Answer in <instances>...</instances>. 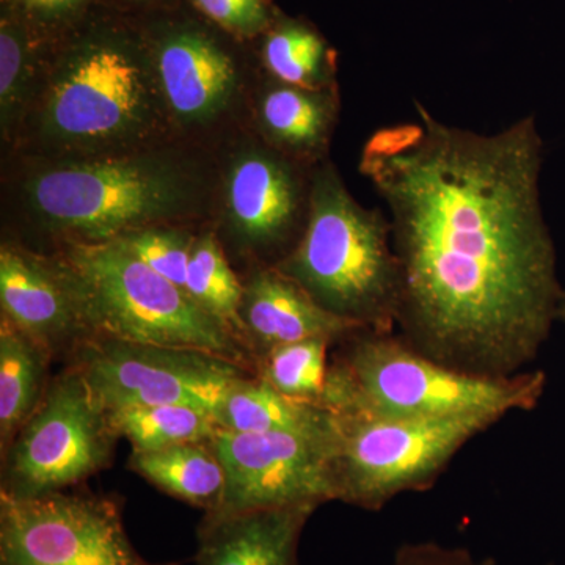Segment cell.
<instances>
[{"instance_id":"cell-1","label":"cell","mask_w":565,"mask_h":565,"mask_svg":"<svg viewBox=\"0 0 565 565\" xmlns=\"http://www.w3.org/2000/svg\"><path fill=\"white\" fill-rule=\"evenodd\" d=\"M415 109L360 156L390 211L397 333L445 366L512 377L548 340L564 292L541 203L544 140L533 115L479 134Z\"/></svg>"},{"instance_id":"cell-2","label":"cell","mask_w":565,"mask_h":565,"mask_svg":"<svg viewBox=\"0 0 565 565\" xmlns=\"http://www.w3.org/2000/svg\"><path fill=\"white\" fill-rule=\"evenodd\" d=\"M322 407L338 415L426 419L533 411L544 394L542 371L482 377L435 362L399 333L363 329L340 341Z\"/></svg>"},{"instance_id":"cell-3","label":"cell","mask_w":565,"mask_h":565,"mask_svg":"<svg viewBox=\"0 0 565 565\" xmlns=\"http://www.w3.org/2000/svg\"><path fill=\"white\" fill-rule=\"evenodd\" d=\"M277 269L330 313L364 329H396L401 269L392 222L356 202L332 163L313 170L307 225Z\"/></svg>"},{"instance_id":"cell-4","label":"cell","mask_w":565,"mask_h":565,"mask_svg":"<svg viewBox=\"0 0 565 565\" xmlns=\"http://www.w3.org/2000/svg\"><path fill=\"white\" fill-rule=\"evenodd\" d=\"M70 281L85 326L98 338L192 349L222 356L252 373L253 352L245 351L226 323L117 241L74 248Z\"/></svg>"},{"instance_id":"cell-5","label":"cell","mask_w":565,"mask_h":565,"mask_svg":"<svg viewBox=\"0 0 565 565\" xmlns=\"http://www.w3.org/2000/svg\"><path fill=\"white\" fill-rule=\"evenodd\" d=\"M497 414L390 419L333 414L330 470L337 501L379 511L397 494L423 492Z\"/></svg>"},{"instance_id":"cell-6","label":"cell","mask_w":565,"mask_h":565,"mask_svg":"<svg viewBox=\"0 0 565 565\" xmlns=\"http://www.w3.org/2000/svg\"><path fill=\"white\" fill-rule=\"evenodd\" d=\"M118 435L76 366L50 382L44 399L3 456L2 492L31 498L63 492L109 467Z\"/></svg>"},{"instance_id":"cell-7","label":"cell","mask_w":565,"mask_h":565,"mask_svg":"<svg viewBox=\"0 0 565 565\" xmlns=\"http://www.w3.org/2000/svg\"><path fill=\"white\" fill-rule=\"evenodd\" d=\"M33 207L51 225L114 241L132 226L172 214L184 185L172 170L147 161H106L41 173L29 185Z\"/></svg>"},{"instance_id":"cell-8","label":"cell","mask_w":565,"mask_h":565,"mask_svg":"<svg viewBox=\"0 0 565 565\" xmlns=\"http://www.w3.org/2000/svg\"><path fill=\"white\" fill-rule=\"evenodd\" d=\"M0 565H178L145 559L132 545L117 501L54 492H0Z\"/></svg>"},{"instance_id":"cell-9","label":"cell","mask_w":565,"mask_h":565,"mask_svg":"<svg viewBox=\"0 0 565 565\" xmlns=\"http://www.w3.org/2000/svg\"><path fill=\"white\" fill-rule=\"evenodd\" d=\"M74 366L107 412L137 405H185L214 416L230 386L253 375L211 353L109 338L81 343Z\"/></svg>"},{"instance_id":"cell-10","label":"cell","mask_w":565,"mask_h":565,"mask_svg":"<svg viewBox=\"0 0 565 565\" xmlns=\"http://www.w3.org/2000/svg\"><path fill=\"white\" fill-rule=\"evenodd\" d=\"M330 440L332 435L233 433L218 427L211 445L225 470L226 486L222 503L212 514L319 508L337 501Z\"/></svg>"},{"instance_id":"cell-11","label":"cell","mask_w":565,"mask_h":565,"mask_svg":"<svg viewBox=\"0 0 565 565\" xmlns=\"http://www.w3.org/2000/svg\"><path fill=\"white\" fill-rule=\"evenodd\" d=\"M147 99L136 55L115 41H95L74 54L55 82L47 125L70 141L114 139L139 125Z\"/></svg>"},{"instance_id":"cell-12","label":"cell","mask_w":565,"mask_h":565,"mask_svg":"<svg viewBox=\"0 0 565 565\" xmlns=\"http://www.w3.org/2000/svg\"><path fill=\"white\" fill-rule=\"evenodd\" d=\"M281 152L255 151L234 166L228 206L237 232L262 247L294 248L310 212L311 178ZM289 250V252H291Z\"/></svg>"},{"instance_id":"cell-13","label":"cell","mask_w":565,"mask_h":565,"mask_svg":"<svg viewBox=\"0 0 565 565\" xmlns=\"http://www.w3.org/2000/svg\"><path fill=\"white\" fill-rule=\"evenodd\" d=\"M243 332L264 353L305 340L340 343L363 330L360 323L330 313L277 267L253 275L241 305Z\"/></svg>"},{"instance_id":"cell-14","label":"cell","mask_w":565,"mask_h":565,"mask_svg":"<svg viewBox=\"0 0 565 565\" xmlns=\"http://www.w3.org/2000/svg\"><path fill=\"white\" fill-rule=\"evenodd\" d=\"M0 300L3 318L52 355L88 330L71 281L58 280L43 264L9 247L0 252Z\"/></svg>"},{"instance_id":"cell-15","label":"cell","mask_w":565,"mask_h":565,"mask_svg":"<svg viewBox=\"0 0 565 565\" xmlns=\"http://www.w3.org/2000/svg\"><path fill=\"white\" fill-rule=\"evenodd\" d=\"M318 508L255 509L206 514L199 527L196 565H299L303 527Z\"/></svg>"},{"instance_id":"cell-16","label":"cell","mask_w":565,"mask_h":565,"mask_svg":"<svg viewBox=\"0 0 565 565\" xmlns=\"http://www.w3.org/2000/svg\"><path fill=\"white\" fill-rule=\"evenodd\" d=\"M158 68L170 106L191 120L214 114L236 81L228 54L204 33L185 29L159 43Z\"/></svg>"},{"instance_id":"cell-17","label":"cell","mask_w":565,"mask_h":565,"mask_svg":"<svg viewBox=\"0 0 565 565\" xmlns=\"http://www.w3.org/2000/svg\"><path fill=\"white\" fill-rule=\"evenodd\" d=\"M221 429L233 433H294L329 437L333 414L321 405L282 396L259 375L237 379L214 415Z\"/></svg>"},{"instance_id":"cell-18","label":"cell","mask_w":565,"mask_h":565,"mask_svg":"<svg viewBox=\"0 0 565 565\" xmlns=\"http://www.w3.org/2000/svg\"><path fill=\"white\" fill-rule=\"evenodd\" d=\"M338 99L334 88L310 90L277 82L264 93L262 121L264 131L292 161L318 159L337 120Z\"/></svg>"},{"instance_id":"cell-19","label":"cell","mask_w":565,"mask_h":565,"mask_svg":"<svg viewBox=\"0 0 565 565\" xmlns=\"http://www.w3.org/2000/svg\"><path fill=\"white\" fill-rule=\"evenodd\" d=\"M52 353L9 319L0 326V445L2 455L47 392Z\"/></svg>"},{"instance_id":"cell-20","label":"cell","mask_w":565,"mask_h":565,"mask_svg":"<svg viewBox=\"0 0 565 565\" xmlns=\"http://www.w3.org/2000/svg\"><path fill=\"white\" fill-rule=\"evenodd\" d=\"M129 465L162 492L195 508L214 512L222 503L226 476L211 441L132 451Z\"/></svg>"},{"instance_id":"cell-21","label":"cell","mask_w":565,"mask_h":565,"mask_svg":"<svg viewBox=\"0 0 565 565\" xmlns=\"http://www.w3.org/2000/svg\"><path fill=\"white\" fill-rule=\"evenodd\" d=\"M264 63L274 79L294 87L326 90L334 84V52L310 22L280 18L267 31Z\"/></svg>"},{"instance_id":"cell-22","label":"cell","mask_w":565,"mask_h":565,"mask_svg":"<svg viewBox=\"0 0 565 565\" xmlns=\"http://www.w3.org/2000/svg\"><path fill=\"white\" fill-rule=\"evenodd\" d=\"M109 416L115 433L132 445V451L210 444L218 430L210 412L185 405H137L110 411Z\"/></svg>"},{"instance_id":"cell-23","label":"cell","mask_w":565,"mask_h":565,"mask_svg":"<svg viewBox=\"0 0 565 565\" xmlns=\"http://www.w3.org/2000/svg\"><path fill=\"white\" fill-rule=\"evenodd\" d=\"M330 344L329 340H305L277 345L259 360L258 375L282 396L321 405L329 377Z\"/></svg>"},{"instance_id":"cell-24","label":"cell","mask_w":565,"mask_h":565,"mask_svg":"<svg viewBox=\"0 0 565 565\" xmlns=\"http://www.w3.org/2000/svg\"><path fill=\"white\" fill-rule=\"evenodd\" d=\"M185 291L207 313L233 327L243 330L241 305L244 288L236 275L230 269L221 245L214 237L203 236L193 243L191 262H189Z\"/></svg>"},{"instance_id":"cell-25","label":"cell","mask_w":565,"mask_h":565,"mask_svg":"<svg viewBox=\"0 0 565 565\" xmlns=\"http://www.w3.org/2000/svg\"><path fill=\"white\" fill-rule=\"evenodd\" d=\"M114 241L141 263L147 264L156 274L162 275L185 291L189 262H191L195 241L189 239L181 233L161 232V230L129 232L115 237Z\"/></svg>"},{"instance_id":"cell-26","label":"cell","mask_w":565,"mask_h":565,"mask_svg":"<svg viewBox=\"0 0 565 565\" xmlns=\"http://www.w3.org/2000/svg\"><path fill=\"white\" fill-rule=\"evenodd\" d=\"M196 7L223 29L253 36L274 24L270 0H195Z\"/></svg>"},{"instance_id":"cell-27","label":"cell","mask_w":565,"mask_h":565,"mask_svg":"<svg viewBox=\"0 0 565 565\" xmlns=\"http://www.w3.org/2000/svg\"><path fill=\"white\" fill-rule=\"evenodd\" d=\"M25 66V36L20 25L10 20L0 28V99L6 117L20 92Z\"/></svg>"},{"instance_id":"cell-28","label":"cell","mask_w":565,"mask_h":565,"mask_svg":"<svg viewBox=\"0 0 565 565\" xmlns=\"http://www.w3.org/2000/svg\"><path fill=\"white\" fill-rule=\"evenodd\" d=\"M394 565H493V561H476L463 548H444L437 544H416L404 545L397 552Z\"/></svg>"},{"instance_id":"cell-29","label":"cell","mask_w":565,"mask_h":565,"mask_svg":"<svg viewBox=\"0 0 565 565\" xmlns=\"http://www.w3.org/2000/svg\"><path fill=\"white\" fill-rule=\"evenodd\" d=\"M82 0H24L29 9L46 14L65 13V11L79 6Z\"/></svg>"},{"instance_id":"cell-30","label":"cell","mask_w":565,"mask_h":565,"mask_svg":"<svg viewBox=\"0 0 565 565\" xmlns=\"http://www.w3.org/2000/svg\"><path fill=\"white\" fill-rule=\"evenodd\" d=\"M557 322H563L565 326V289L563 297H561L559 311H557Z\"/></svg>"}]
</instances>
